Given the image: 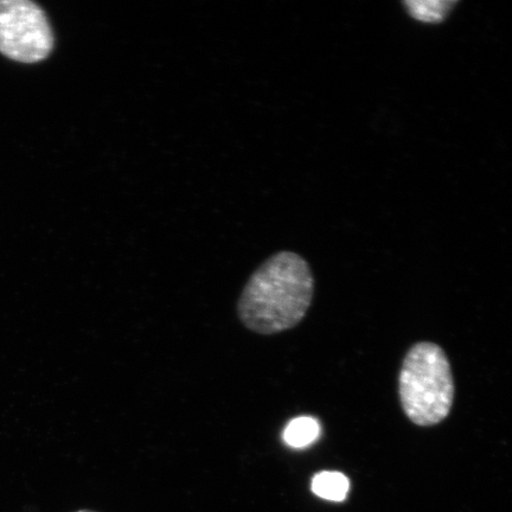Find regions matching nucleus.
I'll list each match as a JSON object with an SVG mask.
<instances>
[{
    "label": "nucleus",
    "mask_w": 512,
    "mask_h": 512,
    "mask_svg": "<svg viewBox=\"0 0 512 512\" xmlns=\"http://www.w3.org/2000/svg\"><path fill=\"white\" fill-rule=\"evenodd\" d=\"M315 279L299 254L271 256L249 278L238 302V316L245 328L272 336L296 328L309 311Z\"/></svg>",
    "instance_id": "f257e3e1"
},
{
    "label": "nucleus",
    "mask_w": 512,
    "mask_h": 512,
    "mask_svg": "<svg viewBox=\"0 0 512 512\" xmlns=\"http://www.w3.org/2000/svg\"><path fill=\"white\" fill-rule=\"evenodd\" d=\"M403 411L413 424L430 427L450 414L454 400L451 364L439 345L422 342L408 351L399 379Z\"/></svg>",
    "instance_id": "f03ea898"
},
{
    "label": "nucleus",
    "mask_w": 512,
    "mask_h": 512,
    "mask_svg": "<svg viewBox=\"0 0 512 512\" xmlns=\"http://www.w3.org/2000/svg\"><path fill=\"white\" fill-rule=\"evenodd\" d=\"M56 36L46 10L32 0H0V55L22 63L49 59Z\"/></svg>",
    "instance_id": "7ed1b4c3"
},
{
    "label": "nucleus",
    "mask_w": 512,
    "mask_h": 512,
    "mask_svg": "<svg viewBox=\"0 0 512 512\" xmlns=\"http://www.w3.org/2000/svg\"><path fill=\"white\" fill-rule=\"evenodd\" d=\"M313 494L331 502H343L350 490V480L341 472L323 471L312 479Z\"/></svg>",
    "instance_id": "20e7f679"
},
{
    "label": "nucleus",
    "mask_w": 512,
    "mask_h": 512,
    "mask_svg": "<svg viewBox=\"0 0 512 512\" xmlns=\"http://www.w3.org/2000/svg\"><path fill=\"white\" fill-rule=\"evenodd\" d=\"M319 434L320 426L315 418L299 416L287 425L283 437L288 446L303 448L315 443Z\"/></svg>",
    "instance_id": "39448f33"
},
{
    "label": "nucleus",
    "mask_w": 512,
    "mask_h": 512,
    "mask_svg": "<svg viewBox=\"0 0 512 512\" xmlns=\"http://www.w3.org/2000/svg\"><path fill=\"white\" fill-rule=\"evenodd\" d=\"M409 15L416 21L425 23H440L450 14L457 2L453 0H438V2H405Z\"/></svg>",
    "instance_id": "423d86ee"
},
{
    "label": "nucleus",
    "mask_w": 512,
    "mask_h": 512,
    "mask_svg": "<svg viewBox=\"0 0 512 512\" xmlns=\"http://www.w3.org/2000/svg\"><path fill=\"white\" fill-rule=\"evenodd\" d=\"M74 512H98V511L83 509V510H78V511H74Z\"/></svg>",
    "instance_id": "0eeeda50"
}]
</instances>
